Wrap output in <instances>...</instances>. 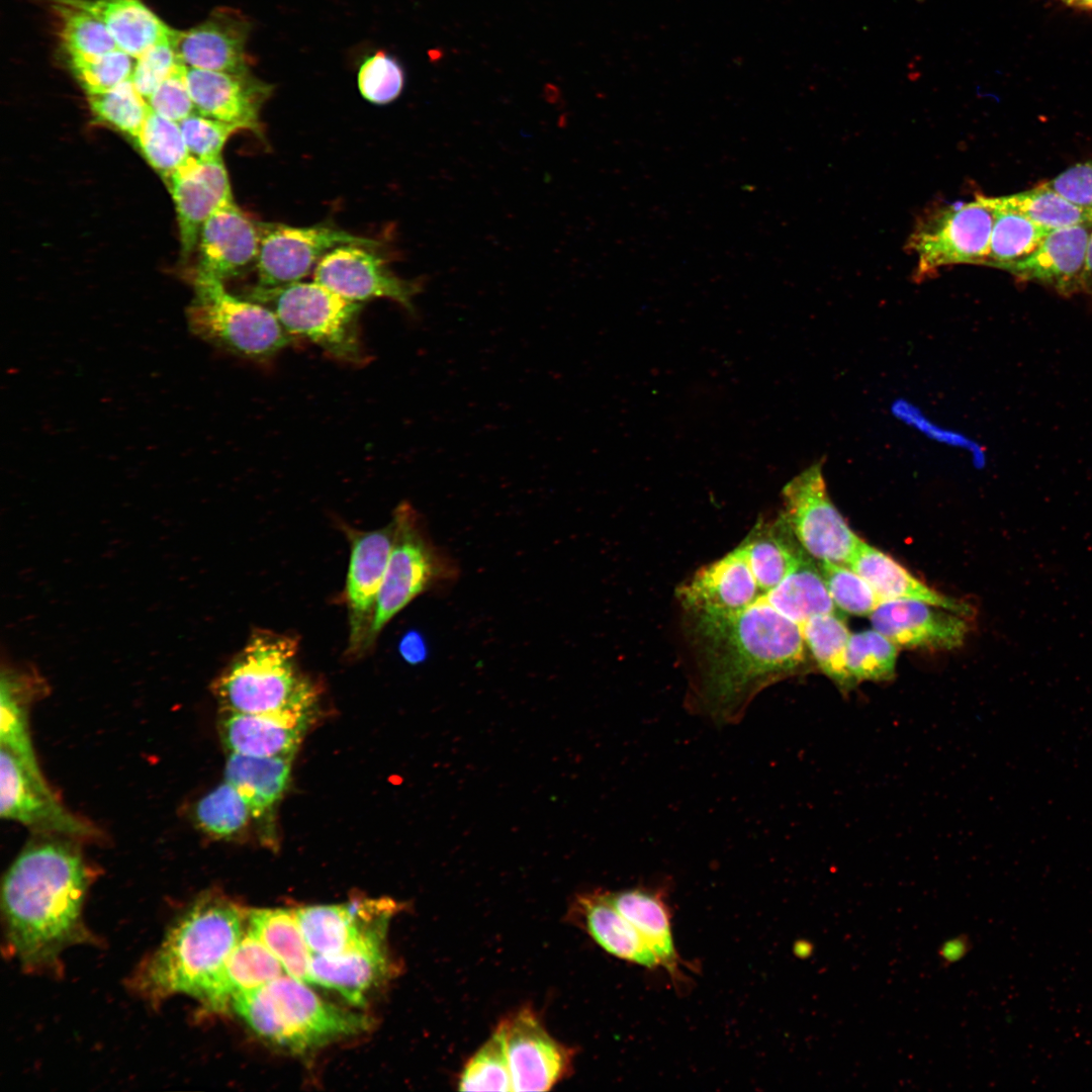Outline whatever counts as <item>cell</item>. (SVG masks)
<instances>
[{
	"mask_svg": "<svg viewBox=\"0 0 1092 1092\" xmlns=\"http://www.w3.org/2000/svg\"><path fill=\"white\" fill-rule=\"evenodd\" d=\"M687 614L695 663L686 706L714 725L737 724L758 693L805 670L801 626L762 595L741 611Z\"/></svg>",
	"mask_w": 1092,
	"mask_h": 1092,
	"instance_id": "obj_1",
	"label": "cell"
},
{
	"mask_svg": "<svg viewBox=\"0 0 1092 1092\" xmlns=\"http://www.w3.org/2000/svg\"><path fill=\"white\" fill-rule=\"evenodd\" d=\"M64 838L29 842L2 883L8 947L31 971L56 967L67 947L88 938L82 916L90 874Z\"/></svg>",
	"mask_w": 1092,
	"mask_h": 1092,
	"instance_id": "obj_2",
	"label": "cell"
},
{
	"mask_svg": "<svg viewBox=\"0 0 1092 1092\" xmlns=\"http://www.w3.org/2000/svg\"><path fill=\"white\" fill-rule=\"evenodd\" d=\"M247 911L214 893L197 898L132 979L152 1001L184 994L212 1010L225 963L246 928Z\"/></svg>",
	"mask_w": 1092,
	"mask_h": 1092,
	"instance_id": "obj_3",
	"label": "cell"
},
{
	"mask_svg": "<svg viewBox=\"0 0 1092 1092\" xmlns=\"http://www.w3.org/2000/svg\"><path fill=\"white\" fill-rule=\"evenodd\" d=\"M234 1011L261 1037L302 1053L353 1036L370 1026L368 1017L324 1001L287 974L235 996Z\"/></svg>",
	"mask_w": 1092,
	"mask_h": 1092,
	"instance_id": "obj_4",
	"label": "cell"
},
{
	"mask_svg": "<svg viewBox=\"0 0 1092 1092\" xmlns=\"http://www.w3.org/2000/svg\"><path fill=\"white\" fill-rule=\"evenodd\" d=\"M298 649L299 639L293 634L254 629L215 681L222 711L271 712L317 693L299 670Z\"/></svg>",
	"mask_w": 1092,
	"mask_h": 1092,
	"instance_id": "obj_5",
	"label": "cell"
},
{
	"mask_svg": "<svg viewBox=\"0 0 1092 1092\" xmlns=\"http://www.w3.org/2000/svg\"><path fill=\"white\" fill-rule=\"evenodd\" d=\"M223 281L195 274L187 309L190 330L236 355L267 359L290 345L293 336L267 306L228 292Z\"/></svg>",
	"mask_w": 1092,
	"mask_h": 1092,
	"instance_id": "obj_6",
	"label": "cell"
},
{
	"mask_svg": "<svg viewBox=\"0 0 1092 1092\" xmlns=\"http://www.w3.org/2000/svg\"><path fill=\"white\" fill-rule=\"evenodd\" d=\"M250 291L249 299L271 309L293 337L306 338L341 360H361V302L346 299L315 281L256 285Z\"/></svg>",
	"mask_w": 1092,
	"mask_h": 1092,
	"instance_id": "obj_7",
	"label": "cell"
},
{
	"mask_svg": "<svg viewBox=\"0 0 1092 1092\" xmlns=\"http://www.w3.org/2000/svg\"><path fill=\"white\" fill-rule=\"evenodd\" d=\"M391 552L368 640L373 647L384 627L411 602L458 575L453 560L431 541L420 515L406 503L397 507Z\"/></svg>",
	"mask_w": 1092,
	"mask_h": 1092,
	"instance_id": "obj_8",
	"label": "cell"
},
{
	"mask_svg": "<svg viewBox=\"0 0 1092 1092\" xmlns=\"http://www.w3.org/2000/svg\"><path fill=\"white\" fill-rule=\"evenodd\" d=\"M994 221L995 208L985 195L927 211L907 241V249L917 257L916 276L924 278L951 265L986 266Z\"/></svg>",
	"mask_w": 1092,
	"mask_h": 1092,
	"instance_id": "obj_9",
	"label": "cell"
},
{
	"mask_svg": "<svg viewBox=\"0 0 1092 1092\" xmlns=\"http://www.w3.org/2000/svg\"><path fill=\"white\" fill-rule=\"evenodd\" d=\"M782 502L780 516L813 558L848 565L861 539L831 502L822 462H815L787 482Z\"/></svg>",
	"mask_w": 1092,
	"mask_h": 1092,
	"instance_id": "obj_10",
	"label": "cell"
},
{
	"mask_svg": "<svg viewBox=\"0 0 1092 1092\" xmlns=\"http://www.w3.org/2000/svg\"><path fill=\"white\" fill-rule=\"evenodd\" d=\"M260 246L256 262L258 284L281 286L300 281L333 249L343 245L373 248L378 242L326 225L292 226L259 222Z\"/></svg>",
	"mask_w": 1092,
	"mask_h": 1092,
	"instance_id": "obj_11",
	"label": "cell"
},
{
	"mask_svg": "<svg viewBox=\"0 0 1092 1092\" xmlns=\"http://www.w3.org/2000/svg\"><path fill=\"white\" fill-rule=\"evenodd\" d=\"M343 526L350 545L344 589L349 626L347 653L358 656L368 650L369 635L393 545L395 526L393 520L385 527L371 531Z\"/></svg>",
	"mask_w": 1092,
	"mask_h": 1092,
	"instance_id": "obj_12",
	"label": "cell"
},
{
	"mask_svg": "<svg viewBox=\"0 0 1092 1092\" xmlns=\"http://www.w3.org/2000/svg\"><path fill=\"white\" fill-rule=\"evenodd\" d=\"M0 815L34 831L65 838H90L96 829L66 809L48 783L33 778L20 761L0 749Z\"/></svg>",
	"mask_w": 1092,
	"mask_h": 1092,
	"instance_id": "obj_13",
	"label": "cell"
},
{
	"mask_svg": "<svg viewBox=\"0 0 1092 1092\" xmlns=\"http://www.w3.org/2000/svg\"><path fill=\"white\" fill-rule=\"evenodd\" d=\"M317 693L275 711H222L219 735L230 753L293 756L315 716Z\"/></svg>",
	"mask_w": 1092,
	"mask_h": 1092,
	"instance_id": "obj_14",
	"label": "cell"
},
{
	"mask_svg": "<svg viewBox=\"0 0 1092 1092\" xmlns=\"http://www.w3.org/2000/svg\"><path fill=\"white\" fill-rule=\"evenodd\" d=\"M370 249L359 245L333 249L314 267L313 281L352 301L388 298L413 310L420 283L393 274Z\"/></svg>",
	"mask_w": 1092,
	"mask_h": 1092,
	"instance_id": "obj_15",
	"label": "cell"
},
{
	"mask_svg": "<svg viewBox=\"0 0 1092 1092\" xmlns=\"http://www.w3.org/2000/svg\"><path fill=\"white\" fill-rule=\"evenodd\" d=\"M499 1023L513 1091H547L567 1075L572 1052L548 1033L532 1009H520Z\"/></svg>",
	"mask_w": 1092,
	"mask_h": 1092,
	"instance_id": "obj_16",
	"label": "cell"
},
{
	"mask_svg": "<svg viewBox=\"0 0 1092 1092\" xmlns=\"http://www.w3.org/2000/svg\"><path fill=\"white\" fill-rule=\"evenodd\" d=\"M185 77L197 113L263 136L260 115L273 93L272 84L250 70L220 72L186 67Z\"/></svg>",
	"mask_w": 1092,
	"mask_h": 1092,
	"instance_id": "obj_17",
	"label": "cell"
},
{
	"mask_svg": "<svg viewBox=\"0 0 1092 1092\" xmlns=\"http://www.w3.org/2000/svg\"><path fill=\"white\" fill-rule=\"evenodd\" d=\"M396 910L391 899L364 898L301 907L294 914L312 954L335 956L370 934L388 930Z\"/></svg>",
	"mask_w": 1092,
	"mask_h": 1092,
	"instance_id": "obj_18",
	"label": "cell"
},
{
	"mask_svg": "<svg viewBox=\"0 0 1092 1092\" xmlns=\"http://www.w3.org/2000/svg\"><path fill=\"white\" fill-rule=\"evenodd\" d=\"M869 617L898 648L952 650L970 631L968 618L918 600L885 601Z\"/></svg>",
	"mask_w": 1092,
	"mask_h": 1092,
	"instance_id": "obj_19",
	"label": "cell"
},
{
	"mask_svg": "<svg viewBox=\"0 0 1092 1092\" xmlns=\"http://www.w3.org/2000/svg\"><path fill=\"white\" fill-rule=\"evenodd\" d=\"M252 22L241 10L217 7L196 26L174 30L171 44L180 64L220 72L250 70L247 42Z\"/></svg>",
	"mask_w": 1092,
	"mask_h": 1092,
	"instance_id": "obj_20",
	"label": "cell"
},
{
	"mask_svg": "<svg viewBox=\"0 0 1092 1092\" xmlns=\"http://www.w3.org/2000/svg\"><path fill=\"white\" fill-rule=\"evenodd\" d=\"M175 203L181 253L191 255L206 219L221 205L234 201L222 158L190 156L168 179Z\"/></svg>",
	"mask_w": 1092,
	"mask_h": 1092,
	"instance_id": "obj_21",
	"label": "cell"
},
{
	"mask_svg": "<svg viewBox=\"0 0 1092 1092\" xmlns=\"http://www.w3.org/2000/svg\"><path fill=\"white\" fill-rule=\"evenodd\" d=\"M259 222L234 201L218 207L204 222L198 239L195 274L225 280L256 266Z\"/></svg>",
	"mask_w": 1092,
	"mask_h": 1092,
	"instance_id": "obj_22",
	"label": "cell"
},
{
	"mask_svg": "<svg viewBox=\"0 0 1092 1092\" xmlns=\"http://www.w3.org/2000/svg\"><path fill=\"white\" fill-rule=\"evenodd\" d=\"M762 595L740 544L720 559L699 568L676 589L686 612L733 613Z\"/></svg>",
	"mask_w": 1092,
	"mask_h": 1092,
	"instance_id": "obj_23",
	"label": "cell"
},
{
	"mask_svg": "<svg viewBox=\"0 0 1092 1092\" xmlns=\"http://www.w3.org/2000/svg\"><path fill=\"white\" fill-rule=\"evenodd\" d=\"M1092 221L1051 231L1038 248L1007 272L1046 285L1062 295L1083 291Z\"/></svg>",
	"mask_w": 1092,
	"mask_h": 1092,
	"instance_id": "obj_24",
	"label": "cell"
},
{
	"mask_svg": "<svg viewBox=\"0 0 1092 1092\" xmlns=\"http://www.w3.org/2000/svg\"><path fill=\"white\" fill-rule=\"evenodd\" d=\"M387 931L370 934L335 956L312 954L311 983L333 989L349 1002L363 1005L372 987L389 972Z\"/></svg>",
	"mask_w": 1092,
	"mask_h": 1092,
	"instance_id": "obj_25",
	"label": "cell"
},
{
	"mask_svg": "<svg viewBox=\"0 0 1092 1092\" xmlns=\"http://www.w3.org/2000/svg\"><path fill=\"white\" fill-rule=\"evenodd\" d=\"M848 566L860 574L885 601L918 600L966 618L973 619L976 609L965 601L945 596L909 572L893 557L862 539Z\"/></svg>",
	"mask_w": 1092,
	"mask_h": 1092,
	"instance_id": "obj_26",
	"label": "cell"
},
{
	"mask_svg": "<svg viewBox=\"0 0 1092 1092\" xmlns=\"http://www.w3.org/2000/svg\"><path fill=\"white\" fill-rule=\"evenodd\" d=\"M574 909L585 930L610 954L647 969L661 967L638 930L611 902L608 892L580 895Z\"/></svg>",
	"mask_w": 1092,
	"mask_h": 1092,
	"instance_id": "obj_27",
	"label": "cell"
},
{
	"mask_svg": "<svg viewBox=\"0 0 1092 1092\" xmlns=\"http://www.w3.org/2000/svg\"><path fill=\"white\" fill-rule=\"evenodd\" d=\"M97 16L116 46L134 59L152 47L171 41L174 29L141 0H74Z\"/></svg>",
	"mask_w": 1092,
	"mask_h": 1092,
	"instance_id": "obj_28",
	"label": "cell"
},
{
	"mask_svg": "<svg viewBox=\"0 0 1092 1092\" xmlns=\"http://www.w3.org/2000/svg\"><path fill=\"white\" fill-rule=\"evenodd\" d=\"M293 756H251L229 753L224 781L245 799L256 819L274 810L286 791Z\"/></svg>",
	"mask_w": 1092,
	"mask_h": 1092,
	"instance_id": "obj_29",
	"label": "cell"
},
{
	"mask_svg": "<svg viewBox=\"0 0 1092 1092\" xmlns=\"http://www.w3.org/2000/svg\"><path fill=\"white\" fill-rule=\"evenodd\" d=\"M740 546L761 594L778 585L807 552L781 516L759 520Z\"/></svg>",
	"mask_w": 1092,
	"mask_h": 1092,
	"instance_id": "obj_30",
	"label": "cell"
},
{
	"mask_svg": "<svg viewBox=\"0 0 1092 1092\" xmlns=\"http://www.w3.org/2000/svg\"><path fill=\"white\" fill-rule=\"evenodd\" d=\"M608 895L614 906L638 930L660 966L677 978L679 958L673 942L669 913L661 896L642 888Z\"/></svg>",
	"mask_w": 1092,
	"mask_h": 1092,
	"instance_id": "obj_31",
	"label": "cell"
},
{
	"mask_svg": "<svg viewBox=\"0 0 1092 1092\" xmlns=\"http://www.w3.org/2000/svg\"><path fill=\"white\" fill-rule=\"evenodd\" d=\"M246 926L276 957L287 975L312 984V952L303 937L294 910H248Z\"/></svg>",
	"mask_w": 1092,
	"mask_h": 1092,
	"instance_id": "obj_32",
	"label": "cell"
},
{
	"mask_svg": "<svg viewBox=\"0 0 1092 1092\" xmlns=\"http://www.w3.org/2000/svg\"><path fill=\"white\" fill-rule=\"evenodd\" d=\"M777 611L802 626L809 619L835 614L819 563L805 552L795 567L774 588L762 594Z\"/></svg>",
	"mask_w": 1092,
	"mask_h": 1092,
	"instance_id": "obj_33",
	"label": "cell"
},
{
	"mask_svg": "<svg viewBox=\"0 0 1092 1092\" xmlns=\"http://www.w3.org/2000/svg\"><path fill=\"white\" fill-rule=\"evenodd\" d=\"M286 974L276 957L247 928L223 968L211 1011H223L239 994Z\"/></svg>",
	"mask_w": 1092,
	"mask_h": 1092,
	"instance_id": "obj_34",
	"label": "cell"
},
{
	"mask_svg": "<svg viewBox=\"0 0 1092 1092\" xmlns=\"http://www.w3.org/2000/svg\"><path fill=\"white\" fill-rule=\"evenodd\" d=\"M30 686L22 676L3 671L0 687V745L37 781L47 783L35 756L29 725Z\"/></svg>",
	"mask_w": 1092,
	"mask_h": 1092,
	"instance_id": "obj_35",
	"label": "cell"
},
{
	"mask_svg": "<svg viewBox=\"0 0 1092 1092\" xmlns=\"http://www.w3.org/2000/svg\"><path fill=\"white\" fill-rule=\"evenodd\" d=\"M807 649L818 669L846 695L856 684L846 666V649L850 632L835 614L819 615L801 626Z\"/></svg>",
	"mask_w": 1092,
	"mask_h": 1092,
	"instance_id": "obj_36",
	"label": "cell"
},
{
	"mask_svg": "<svg viewBox=\"0 0 1092 1092\" xmlns=\"http://www.w3.org/2000/svg\"><path fill=\"white\" fill-rule=\"evenodd\" d=\"M52 10L68 57L91 58L118 49L106 25L74 0H54Z\"/></svg>",
	"mask_w": 1092,
	"mask_h": 1092,
	"instance_id": "obj_37",
	"label": "cell"
},
{
	"mask_svg": "<svg viewBox=\"0 0 1092 1092\" xmlns=\"http://www.w3.org/2000/svg\"><path fill=\"white\" fill-rule=\"evenodd\" d=\"M992 204L1017 212L1050 231L1092 221V211L1081 208L1043 183L1028 190L990 196Z\"/></svg>",
	"mask_w": 1092,
	"mask_h": 1092,
	"instance_id": "obj_38",
	"label": "cell"
},
{
	"mask_svg": "<svg viewBox=\"0 0 1092 1092\" xmlns=\"http://www.w3.org/2000/svg\"><path fill=\"white\" fill-rule=\"evenodd\" d=\"M994 208L995 221L986 266L1007 271L1028 258L1051 231L1017 212Z\"/></svg>",
	"mask_w": 1092,
	"mask_h": 1092,
	"instance_id": "obj_39",
	"label": "cell"
},
{
	"mask_svg": "<svg viewBox=\"0 0 1092 1092\" xmlns=\"http://www.w3.org/2000/svg\"><path fill=\"white\" fill-rule=\"evenodd\" d=\"M193 817L204 833L230 839L245 829L252 813L242 795L224 781L196 803Z\"/></svg>",
	"mask_w": 1092,
	"mask_h": 1092,
	"instance_id": "obj_40",
	"label": "cell"
},
{
	"mask_svg": "<svg viewBox=\"0 0 1092 1092\" xmlns=\"http://www.w3.org/2000/svg\"><path fill=\"white\" fill-rule=\"evenodd\" d=\"M899 648L876 629L850 634L846 666L856 686L864 680L889 681L895 677Z\"/></svg>",
	"mask_w": 1092,
	"mask_h": 1092,
	"instance_id": "obj_41",
	"label": "cell"
},
{
	"mask_svg": "<svg viewBox=\"0 0 1092 1092\" xmlns=\"http://www.w3.org/2000/svg\"><path fill=\"white\" fill-rule=\"evenodd\" d=\"M134 140L148 163L167 180L191 156L179 123L152 109Z\"/></svg>",
	"mask_w": 1092,
	"mask_h": 1092,
	"instance_id": "obj_42",
	"label": "cell"
},
{
	"mask_svg": "<svg viewBox=\"0 0 1092 1092\" xmlns=\"http://www.w3.org/2000/svg\"><path fill=\"white\" fill-rule=\"evenodd\" d=\"M91 113L98 122L135 139L151 108L129 79L116 87L86 94Z\"/></svg>",
	"mask_w": 1092,
	"mask_h": 1092,
	"instance_id": "obj_43",
	"label": "cell"
},
{
	"mask_svg": "<svg viewBox=\"0 0 1092 1092\" xmlns=\"http://www.w3.org/2000/svg\"><path fill=\"white\" fill-rule=\"evenodd\" d=\"M458 1088L461 1091H513L505 1033L500 1023L464 1066Z\"/></svg>",
	"mask_w": 1092,
	"mask_h": 1092,
	"instance_id": "obj_44",
	"label": "cell"
},
{
	"mask_svg": "<svg viewBox=\"0 0 1092 1092\" xmlns=\"http://www.w3.org/2000/svg\"><path fill=\"white\" fill-rule=\"evenodd\" d=\"M819 567L834 605L854 616H870L884 601L873 586L845 564L819 561Z\"/></svg>",
	"mask_w": 1092,
	"mask_h": 1092,
	"instance_id": "obj_45",
	"label": "cell"
},
{
	"mask_svg": "<svg viewBox=\"0 0 1092 1092\" xmlns=\"http://www.w3.org/2000/svg\"><path fill=\"white\" fill-rule=\"evenodd\" d=\"M68 59L74 78L86 94L107 91L131 79L135 65V59L119 49L91 58Z\"/></svg>",
	"mask_w": 1092,
	"mask_h": 1092,
	"instance_id": "obj_46",
	"label": "cell"
},
{
	"mask_svg": "<svg viewBox=\"0 0 1092 1092\" xmlns=\"http://www.w3.org/2000/svg\"><path fill=\"white\" fill-rule=\"evenodd\" d=\"M357 84L364 99L378 105L387 104L400 95L404 72L394 57L377 51L361 64Z\"/></svg>",
	"mask_w": 1092,
	"mask_h": 1092,
	"instance_id": "obj_47",
	"label": "cell"
},
{
	"mask_svg": "<svg viewBox=\"0 0 1092 1092\" xmlns=\"http://www.w3.org/2000/svg\"><path fill=\"white\" fill-rule=\"evenodd\" d=\"M190 154L198 159L221 157V151L232 134L240 128L197 112L178 122Z\"/></svg>",
	"mask_w": 1092,
	"mask_h": 1092,
	"instance_id": "obj_48",
	"label": "cell"
},
{
	"mask_svg": "<svg viewBox=\"0 0 1092 1092\" xmlns=\"http://www.w3.org/2000/svg\"><path fill=\"white\" fill-rule=\"evenodd\" d=\"M186 67L178 64L173 73L147 99L159 115L180 122L196 112L185 77Z\"/></svg>",
	"mask_w": 1092,
	"mask_h": 1092,
	"instance_id": "obj_49",
	"label": "cell"
},
{
	"mask_svg": "<svg viewBox=\"0 0 1092 1092\" xmlns=\"http://www.w3.org/2000/svg\"><path fill=\"white\" fill-rule=\"evenodd\" d=\"M178 64L171 41L158 43L135 59L130 80L140 94L148 99Z\"/></svg>",
	"mask_w": 1092,
	"mask_h": 1092,
	"instance_id": "obj_50",
	"label": "cell"
},
{
	"mask_svg": "<svg viewBox=\"0 0 1092 1092\" xmlns=\"http://www.w3.org/2000/svg\"><path fill=\"white\" fill-rule=\"evenodd\" d=\"M1043 184L1073 204L1092 211V161L1077 163Z\"/></svg>",
	"mask_w": 1092,
	"mask_h": 1092,
	"instance_id": "obj_51",
	"label": "cell"
},
{
	"mask_svg": "<svg viewBox=\"0 0 1092 1092\" xmlns=\"http://www.w3.org/2000/svg\"><path fill=\"white\" fill-rule=\"evenodd\" d=\"M971 948V938L967 934L961 933L944 940L938 946L937 956L941 965L946 968L964 959Z\"/></svg>",
	"mask_w": 1092,
	"mask_h": 1092,
	"instance_id": "obj_52",
	"label": "cell"
},
{
	"mask_svg": "<svg viewBox=\"0 0 1092 1092\" xmlns=\"http://www.w3.org/2000/svg\"><path fill=\"white\" fill-rule=\"evenodd\" d=\"M399 649L404 659L411 663L420 662L425 656L422 640L414 633L403 638Z\"/></svg>",
	"mask_w": 1092,
	"mask_h": 1092,
	"instance_id": "obj_53",
	"label": "cell"
},
{
	"mask_svg": "<svg viewBox=\"0 0 1092 1092\" xmlns=\"http://www.w3.org/2000/svg\"><path fill=\"white\" fill-rule=\"evenodd\" d=\"M1083 291L1092 294V234L1089 239L1086 267L1083 279Z\"/></svg>",
	"mask_w": 1092,
	"mask_h": 1092,
	"instance_id": "obj_54",
	"label": "cell"
},
{
	"mask_svg": "<svg viewBox=\"0 0 1092 1092\" xmlns=\"http://www.w3.org/2000/svg\"><path fill=\"white\" fill-rule=\"evenodd\" d=\"M1069 6L1080 8H1092V0H1062Z\"/></svg>",
	"mask_w": 1092,
	"mask_h": 1092,
	"instance_id": "obj_55",
	"label": "cell"
}]
</instances>
